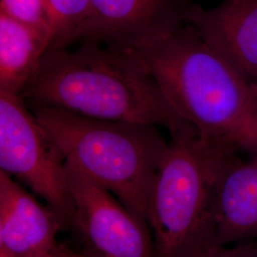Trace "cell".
Here are the masks:
<instances>
[{"label":"cell","mask_w":257,"mask_h":257,"mask_svg":"<svg viewBox=\"0 0 257 257\" xmlns=\"http://www.w3.org/2000/svg\"><path fill=\"white\" fill-rule=\"evenodd\" d=\"M72 226L97 257H156L147 226L108 190L65 161Z\"/></svg>","instance_id":"obj_6"},{"label":"cell","mask_w":257,"mask_h":257,"mask_svg":"<svg viewBox=\"0 0 257 257\" xmlns=\"http://www.w3.org/2000/svg\"><path fill=\"white\" fill-rule=\"evenodd\" d=\"M50 45L48 38L0 7V89L21 97Z\"/></svg>","instance_id":"obj_11"},{"label":"cell","mask_w":257,"mask_h":257,"mask_svg":"<svg viewBox=\"0 0 257 257\" xmlns=\"http://www.w3.org/2000/svg\"><path fill=\"white\" fill-rule=\"evenodd\" d=\"M149 198L156 257H200L215 245L217 186L240 148L195 131L171 134Z\"/></svg>","instance_id":"obj_3"},{"label":"cell","mask_w":257,"mask_h":257,"mask_svg":"<svg viewBox=\"0 0 257 257\" xmlns=\"http://www.w3.org/2000/svg\"><path fill=\"white\" fill-rule=\"evenodd\" d=\"M238 156L221 176L214 204L217 247L257 238V150Z\"/></svg>","instance_id":"obj_10"},{"label":"cell","mask_w":257,"mask_h":257,"mask_svg":"<svg viewBox=\"0 0 257 257\" xmlns=\"http://www.w3.org/2000/svg\"><path fill=\"white\" fill-rule=\"evenodd\" d=\"M181 16L171 0H89L74 44L89 42L130 51L183 22Z\"/></svg>","instance_id":"obj_7"},{"label":"cell","mask_w":257,"mask_h":257,"mask_svg":"<svg viewBox=\"0 0 257 257\" xmlns=\"http://www.w3.org/2000/svg\"><path fill=\"white\" fill-rule=\"evenodd\" d=\"M253 88V92H254V98H255V108L257 107V86L256 87H252Z\"/></svg>","instance_id":"obj_19"},{"label":"cell","mask_w":257,"mask_h":257,"mask_svg":"<svg viewBox=\"0 0 257 257\" xmlns=\"http://www.w3.org/2000/svg\"><path fill=\"white\" fill-rule=\"evenodd\" d=\"M0 7L13 19L48 38L52 44L53 28L47 0H0Z\"/></svg>","instance_id":"obj_13"},{"label":"cell","mask_w":257,"mask_h":257,"mask_svg":"<svg viewBox=\"0 0 257 257\" xmlns=\"http://www.w3.org/2000/svg\"><path fill=\"white\" fill-rule=\"evenodd\" d=\"M33 112L65 161L112 193L149 228L150 193L168 144L159 127L47 107H33Z\"/></svg>","instance_id":"obj_4"},{"label":"cell","mask_w":257,"mask_h":257,"mask_svg":"<svg viewBox=\"0 0 257 257\" xmlns=\"http://www.w3.org/2000/svg\"><path fill=\"white\" fill-rule=\"evenodd\" d=\"M0 171L31 189L64 227H71L72 206L64 158L22 97L1 89Z\"/></svg>","instance_id":"obj_5"},{"label":"cell","mask_w":257,"mask_h":257,"mask_svg":"<svg viewBox=\"0 0 257 257\" xmlns=\"http://www.w3.org/2000/svg\"><path fill=\"white\" fill-rule=\"evenodd\" d=\"M53 28L49 50L73 46L86 18L89 0H47Z\"/></svg>","instance_id":"obj_12"},{"label":"cell","mask_w":257,"mask_h":257,"mask_svg":"<svg viewBox=\"0 0 257 257\" xmlns=\"http://www.w3.org/2000/svg\"><path fill=\"white\" fill-rule=\"evenodd\" d=\"M182 21L257 86V0H224L212 9L189 5Z\"/></svg>","instance_id":"obj_8"},{"label":"cell","mask_w":257,"mask_h":257,"mask_svg":"<svg viewBox=\"0 0 257 257\" xmlns=\"http://www.w3.org/2000/svg\"><path fill=\"white\" fill-rule=\"evenodd\" d=\"M0 257H11L6 248L4 247V244H3V241H2V236H1V230H0Z\"/></svg>","instance_id":"obj_17"},{"label":"cell","mask_w":257,"mask_h":257,"mask_svg":"<svg viewBox=\"0 0 257 257\" xmlns=\"http://www.w3.org/2000/svg\"><path fill=\"white\" fill-rule=\"evenodd\" d=\"M21 97L33 107L155 125L170 135L194 131L173 110L137 55L95 43L49 50Z\"/></svg>","instance_id":"obj_1"},{"label":"cell","mask_w":257,"mask_h":257,"mask_svg":"<svg viewBox=\"0 0 257 257\" xmlns=\"http://www.w3.org/2000/svg\"><path fill=\"white\" fill-rule=\"evenodd\" d=\"M240 148L248 152L257 150V107L241 140Z\"/></svg>","instance_id":"obj_15"},{"label":"cell","mask_w":257,"mask_h":257,"mask_svg":"<svg viewBox=\"0 0 257 257\" xmlns=\"http://www.w3.org/2000/svg\"><path fill=\"white\" fill-rule=\"evenodd\" d=\"M63 224L18 180L0 171V230L11 257H43L58 247Z\"/></svg>","instance_id":"obj_9"},{"label":"cell","mask_w":257,"mask_h":257,"mask_svg":"<svg viewBox=\"0 0 257 257\" xmlns=\"http://www.w3.org/2000/svg\"><path fill=\"white\" fill-rule=\"evenodd\" d=\"M57 250L62 257H97L90 251H79L62 244L58 245Z\"/></svg>","instance_id":"obj_16"},{"label":"cell","mask_w":257,"mask_h":257,"mask_svg":"<svg viewBox=\"0 0 257 257\" xmlns=\"http://www.w3.org/2000/svg\"><path fill=\"white\" fill-rule=\"evenodd\" d=\"M43 257H62L60 255V253L58 252V250H57V248L55 249L54 252H52V253H50V254H48V255H45V256Z\"/></svg>","instance_id":"obj_18"},{"label":"cell","mask_w":257,"mask_h":257,"mask_svg":"<svg viewBox=\"0 0 257 257\" xmlns=\"http://www.w3.org/2000/svg\"><path fill=\"white\" fill-rule=\"evenodd\" d=\"M128 52L143 62L173 110L197 134L240 148L255 110L253 88L192 28L181 22Z\"/></svg>","instance_id":"obj_2"},{"label":"cell","mask_w":257,"mask_h":257,"mask_svg":"<svg viewBox=\"0 0 257 257\" xmlns=\"http://www.w3.org/2000/svg\"><path fill=\"white\" fill-rule=\"evenodd\" d=\"M200 257H257V243L241 244L233 248L214 247Z\"/></svg>","instance_id":"obj_14"}]
</instances>
